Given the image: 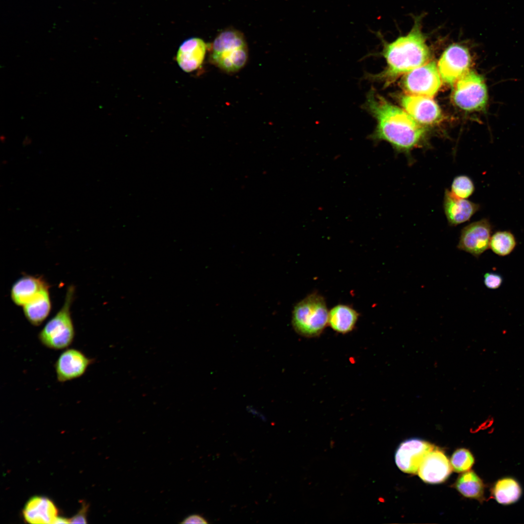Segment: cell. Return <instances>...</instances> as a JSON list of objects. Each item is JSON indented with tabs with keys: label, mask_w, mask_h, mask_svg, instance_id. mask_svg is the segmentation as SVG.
<instances>
[{
	"label": "cell",
	"mask_w": 524,
	"mask_h": 524,
	"mask_svg": "<svg viewBox=\"0 0 524 524\" xmlns=\"http://www.w3.org/2000/svg\"><path fill=\"white\" fill-rule=\"evenodd\" d=\"M362 108L373 117L376 127L368 136L375 143L382 141L392 145L396 152L403 153L412 161L411 151L421 145L426 131L406 111L393 105L372 87Z\"/></svg>",
	"instance_id": "1"
},
{
	"label": "cell",
	"mask_w": 524,
	"mask_h": 524,
	"mask_svg": "<svg viewBox=\"0 0 524 524\" xmlns=\"http://www.w3.org/2000/svg\"><path fill=\"white\" fill-rule=\"evenodd\" d=\"M422 16H416L410 30L392 42L386 41L379 32L375 33L381 41L383 49L379 54L385 59L387 66L380 73L366 74V79L381 82L387 86L400 75L428 62L431 53L426 36L423 32Z\"/></svg>",
	"instance_id": "2"
},
{
	"label": "cell",
	"mask_w": 524,
	"mask_h": 524,
	"mask_svg": "<svg viewBox=\"0 0 524 524\" xmlns=\"http://www.w3.org/2000/svg\"><path fill=\"white\" fill-rule=\"evenodd\" d=\"M328 312L325 298L317 292H313L294 307L293 327L302 336H318L328 325Z\"/></svg>",
	"instance_id": "3"
},
{
	"label": "cell",
	"mask_w": 524,
	"mask_h": 524,
	"mask_svg": "<svg viewBox=\"0 0 524 524\" xmlns=\"http://www.w3.org/2000/svg\"><path fill=\"white\" fill-rule=\"evenodd\" d=\"M74 294L75 287L72 285L68 287L62 307L39 332L38 340L46 348L54 350H63L72 344L75 330L70 308Z\"/></svg>",
	"instance_id": "4"
},
{
	"label": "cell",
	"mask_w": 524,
	"mask_h": 524,
	"mask_svg": "<svg viewBox=\"0 0 524 524\" xmlns=\"http://www.w3.org/2000/svg\"><path fill=\"white\" fill-rule=\"evenodd\" d=\"M247 58V45L241 32L226 30L214 40L210 60L221 70L228 73L237 72L245 66Z\"/></svg>",
	"instance_id": "5"
},
{
	"label": "cell",
	"mask_w": 524,
	"mask_h": 524,
	"mask_svg": "<svg viewBox=\"0 0 524 524\" xmlns=\"http://www.w3.org/2000/svg\"><path fill=\"white\" fill-rule=\"evenodd\" d=\"M452 98L460 108L468 111H481L488 102V92L483 78L469 70L454 84Z\"/></svg>",
	"instance_id": "6"
},
{
	"label": "cell",
	"mask_w": 524,
	"mask_h": 524,
	"mask_svg": "<svg viewBox=\"0 0 524 524\" xmlns=\"http://www.w3.org/2000/svg\"><path fill=\"white\" fill-rule=\"evenodd\" d=\"M441 78L435 62H429L407 73L402 84L408 94L433 97L441 86Z\"/></svg>",
	"instance_id": "7"
},
{
	"label": "cell",
	"mask_w": 524,
	"mask_h": 524,
	"mask_svg": "<svg viewBox=\"0 0 524 524\" xmlns=\"http://www.w3.org/2000/svg\"><path fill=\"white\" fill-rule=\"evenodd\" d=\"M471 63L468 49L460 44H454L444 51L437 67L441 79L447 84L453 85L470 70Z\"/></svg>",
	"instance_id": "8"
},
{
	"label": "cell",
	"mask_w": 524,
	"mask_h": 524,
	"mask_svg": "<svg viewBox=\"0 0 524 524\" xmlns=\"http://www.w3.org/2000/svg\"><path fill=\"white\" fill-rule=\"evenodd\" d=\"M492 226L483 218L464 227L461 231L457 248L478 258L489 248Z\"/></svg>",
	"instance_id": "9"
},
{
	"label": "cell",
	"mask_w": 524,
	"mask_h": 524,
	"mask_svg": "<svg viewBox=\"0 0 524 524\" xmlns=\"http://www.w3.org/2000/svg\"><path fill=\"white\" fill-rule=\"evenodd\" d=\"M94 361V359L88 357L79 349H66L54 363L57 381L64 383L81 377Z\"/></svg>",
	"instance_id": "10"
},
{
	"label": "cell",
	"mask_w": 524,
	"mask_h": 524,
	"mask_svg": "<svg viewBox=\"0 0 524 524\" xmlns=\"http://www.w3.org/2000/svg\"><path fill=\"white\" fill-rule=\"evenodd\" d=\"M434 447L433 445L424 440H407L402 442L396 450L395 463L404 473L417 474L424 459Z\"/></svg>",
	"instance_id": "11"
},
{
	"label": "cell",
	"mask_w": 524,
	"mask_h": 524,
	"mask_svg": "<svg viewBox=\"0 0 524 524\" xmlns=\"http://www.w3.org/2000/svg\"><path fill=\"white\" fill-rule=\"evenodd\" d=\"M405 110L417 122L431 125L442 118L441 110L431 98L408 94L401 100Z\"/></svg>",
	"instance_id": "12"
},
{
	"label": "cell",
	"mask_w": 524,
	"mask_h": 524,
	"mask_svg": "<svg viewBox=\"0 0 524 524\" xmlns=\"http://www.w3.org/2000/svg\"><path fill=\"white\" fill-rule=\"evenodd\" d=\"M451 464L442 451L434 448L426 456L417 472L424 482L430 484L445 481L452 471Z\"/></svg>",
	"instance_id": "13"
},
{
	"label": "cell",
	"mask_w": 524,
	"mask_h": 524,
	"mask_svg": "<svg viewBox=\"0 0 524 524\" xmlns=\"http://www.w3.org/2000/svg\"><path fill=\"white\" fill-rule=\"evenodd\" d=\"M443 207L448 224L453 226L469 221L480 209L478 204L458 198L448 189L444 192Z\"/></svg>",
	"instance_id": "14"
},
{
	"label": "cell",
	"mask_w": 524,
	"mask_h": 524,
	"mask_svg": "<svg viewBox=\"0 0 524 524\" xmlns=\"http://www.w3.org/2000/svg\"><path fill=\"white\" fill-rule=\"evenodd\" d=\"M207 46L203 40L196 37L185 40L178 49L176 61L186 72H191L200 67L204 59Z\"/></svg>",
	"instance_id": "15"
},
{
	"label": "cell",
	"mask_w": 524,
	"mask_h": 524,
	"mask_svg": "<svg viewBox=\"0 0 524 524\" xmlns=\"http://www.w3.org/2000/svg\"><path fill=\"white\" fill-rule=\"evenodd\" d=\"M58 510L53 502L43 496L32 497L23 510L25 520L30 524H54Z\"/></svg>",
	"instance_id": "16"
},
{
	"label": "cell",
	"mask_w": 524,
	"mask_h": 524,
	"mask_svg": "<svg viewBox=\"0 0 524 524\" xmlns=\"http://www.w3.org/2000/svg\"><path fill=\"white\" fill-rule=\"evenodd\" d=\"M47 285L48 284L41 277L23 276L12 285L11 299L16 305L23 306Z\"/></svg>",
	"instance_id": "17"
},
{
	"label": "cell",
	"mask_w": 524,
	"mask_h": 524,
	"mask_svg": "<svg viewBox=\"0 0 524 524\" xmlns=\"http://www.w3.org/2000/svg\"><path fill=\"white\" fill-rule=\"evenodd\" d=\"M23 307L24 315L33 326H39L49 316L51 308L49 285Z\"/></svg>",
	"instance_id": "18"
},
{
	"label": "cell",
	"mask_w": 524,
	"mask_h": 524,
	"mask_svg": "<svg viewBox=\"0 0 524 524\" xmlns=\"http://www.w3.org/2000/svg\"><path fill=\"white\" fill-rule=\"evenodd\" d=\"M359 317V313L352 307L338 304L328 312V325L338 333H347L353 330Z\"/></svg>",
	"instance_id": "19"
},
{
	"label": "cell",
	"mask_w": 524,
	"mask_h": 524,
	"mask_svg": "<svg viewBox=\"0 0 524 524\" xmlns=\"http://www.w3.org/2000/svg\"><path fill=\"white\" fill-rule=\"evenodd\" d=\"M496 501L502 505H509L517 501L522 494L519 483L514 478L505 477L499 479L493 488Z\"/></svg>",
	"instance_id": "20"
},
{
	"label": "cell",
	"mask_w": 524,
	"mask_h": 524,
	"mask_svg": "<svg viewBox=\"0 0 524 524\" xmlns=\"http://www.w3.org/2000/svg\"><path fill=\"white\" fill-rule=\"evenodd\" d=\"M455 487L466 497L479 499L483 495V483L473 471H468L461 474L455 483Z\"/></svg>",
	"instance_id": "21"
},
{
	"label": "cell",
	"mask_w": 524,
	"mask_h": 524,
	"mask_svg": "<svg viewBox=\"0 0 524 524\" xmlns=\"http://www.w3.org/2000/svg\"><path fill=\"white\" fill-rule=\"evenodd\" d=\"M517 241L514 234L508 230L497 231L491 235L489 248L496 255L504 257L515 249Z\"/></svg>",
	"instance_id": "22"
},
{
	"label": "cell",
	"mask_w": 524,
	"mask_h": 524,
	"mask_svg": "<svg viewBox=\"0 0 524 524\" xmlns=\"http://www.w3.org/2000/svg\"><path fill=\"white\" fill-rule=\"evenodd\" d=\"M474 191L475 185L471 179L465 175H460L453 180L450 192L458 198L466 199Z\"/></svg>",
	"instance_id": "23"
},
{
	"label": "cell",
	"mask_w": 524,
	"mask_h": 524,
	"mask_svg": "<svg viewBox=\"0 0 524 524\" xmlns=\"http://www.w3.org/2000/svg\"><path fill=\"white\" fill-rule=\"evenodd\" d=\"M474 463L473 456L468 450L465 448L457 450L452 455L450 460L452 468L458 473L468 471Z\"/></svg>",
	"instance_id": "24"
},
{
	"label": "cell",
	"mask_w": 524,
	"mask_h": 524,
	"mask_svg": "<svg viewBox=\"0 0 524 524\" xmlns=\"http://www.w3.org/2000/svg\"><path fill=\"white\" fill-rule=\"evenodd\" d=\"M484 283L490 289H498L502 284L503 278L502 276L494 272H488L484 275Z\"/></svg>",
	"instance_id": "25"
},
{
	"label": "cell",
	"mask_w": 524,
	"mask_h": 524,
	"mask_svg": "<svg viewBox=\"0 0 524 524\" xmlns=\"http://www.w3.org/2000/svg\"><path fill=\"white\" fill-rule=\"evenodd\" d=\"M87 506L83 504L82 508L79 512L69 519L70 523L72 524H85L86 522V512Z\"/></svg>",
	"instance_id": "26"
},
{
	"label": "cell",
	"mask_w": 524,
	"mask_h": 524,
	"mask_svg": "<svg viewBox=\"0 0 524 524\" xmlns=\"http://www.w3.org/2000/svg\"><path fill=\"white\" fill-rule=\"evenodd\" d=\"M180 524H208V522L201 515L192 514L185 517Z\"/></svg>",
	"instance_id": "27"
},
{
	"label": "cell",
	"mask_w": 524,
	"mask_h": 524,
	"mask_svg": "<svg viewBox=\"0 0 524 524\" xmlns=\"http://www.w3.org/2000/svg\"><path fill=\"white\" fill-rule=\"evenodd\" d=\"M70 523L69 519L61 517H57L54 524H68Z\"/></svg>",
	"instance_id": "28"
}]
</instances>
